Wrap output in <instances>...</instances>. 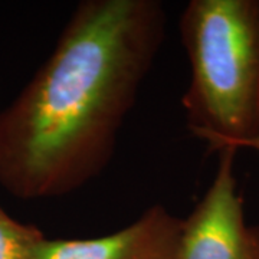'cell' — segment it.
Wrapping results in <instances>:
<instances>
[{"label": "cell", "instance_id": "6da1fadb", "mask_svg": "<svg viewBox=\"0 0 259 259\" xmlns=\"http://www.w3.org/2000/svg\"><path fill=\"white\" fill-rule=\"evenodd\" d=\"M160 0L79 2L51 55L0 110V187L61 197L108 167L166 36Z\"/></svg>", "mask_w": 259, "mask_h": 259}, {"label": "cell", "instance_id": "7a4b0ae2", "mask_svg": "<svg viewBox=\"0 0 259 259\" xmlns=\"http://www.w3.org/2000/svg\"><path fill=\"white\" fill-rule=\"evenodd\" d=\"M179 29L187 128L218 153L242 150L259 131V0H190Z\"/></svg>", "mask_w": 259, "mask_h": 259}, {"label": "cell", "instance_id": "3957f363", "mask_svg": "<svg viewBox=\"0 0 259 259\" xmlns=\"http://www.w3.org/2000/svg\"><path fill=\"white\" fill-rule=\"evenodd\" d=\"M236 153L233 148L218 153L213 180L182 219L175 259H259V226L245 219L235 175Z\"/></svg>", "mask_w": 259, "mask_h": 259}, {"label": "cell", "instance_id": "277c9868", "mask_svg": "<svg viewBox=\"0 0 259 259\" xmlns=\"http://www.w3.org/2000/svg\"><path fill=\"white\" fill-rule=\"evenodd\" d=\"M180 229V218L153 204L128 226L104 236L45 238L32 259H175Z\"/></svg>", "mask_w": 259, "mask_h": 259}, {"label": "cell", "instance_id": "5b68a950", "mask_svg": "<svg viewBox=\"0 0 259 259\" xmlns=\"http://www.w3.org/2000/svg\"><path fill=\"white\" fill-rule=\"evenodd\" d=\"M45 238L37 226L19 222L0 206V259H32Z\"/></svg>", "mask_w": 259, "mask_h": 259}, {"label": "cell", "instance_id": "8992f818", "mask_svg": "<svg viewBox=\"0 0 259 259\" xmlns=\"http://www.w3.org/2000/svg\"><path fill=\"white\" fill-rule=\"evenodd\" d=\"M243 148H248V150H253V151H256V153H259V131L256 133V136L253 137L252 140H249L245 146H243ZM259 226V223H258Z\"/></svg>", "mask_w": 259, "mask_h": 259}]
</instances>
